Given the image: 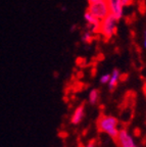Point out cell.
<instances>
[{
	"instance_id": "8992f818",
	"label": "cell",
	"mask_w": 146,
	"mask_h": 147,
	"mask_svg": "<svg viewBox=\"0 0 146 147\" xmlns=\"http://www.w3.org/2000/svg\"><path fill=\"white\" fill-rule=\"evenodd\" d=\"M116 141L119 142L120 146L121 147H139L134 141V138L130 135L127 130L123 129V130H120L119 136H118V139Z\"/></svg>"
},
{
	"instance_id": "9c48e42d",
	"label": "cell",
	"mask_w": 146,
	"mask_h": 147,
	"mask_svg": "<svg viewBox=\"0 0 146 147\" xmlns=\"http://www.w3.org/2000/svg\"><path fill=\"white\" fill-rule=\"evenodd\" d=\"M99 99V91L97 89H92L89 92V96H88V101L91 105H95Z\"/></svg>"
},
{
	"instance_id": "3957f363",
	"label": "cell",
	"mask_w": 146,
	"mask_h": 147,
	"mask_svg": "<svg viewBox=\"0 0 146 147\" xmlns=\"http://www.w3.org/2000/svg\"><path fill=\"white\" fill-rule=\"evenodd\" d=\"M87 10L94 16L96 18H98L99 21L104 20L106 16L110 14V8L106 1H99V2L89 3Z\"/></svg>"
},
{
	"instance_id": "30bf717a",
	"label": "cell",
	"mask_w": 146,
	"mask_h": 147,
	"mask_svg": "<svg viewBox=\"0 0 146 147\" xmlns=\"http://www.w3.org/2000/svg\"><path fill=\"white\" fill-rule=\"evenodd\" d=\"M94 36H95V35H94L93 33L86 30V32L83 33L82 36H81V41L85 44H90V43H92V41H93Z\"/></svg>"
},
{
	"instance_id": "9a60e30c",
	"label": "cell",
	"mask_w": 146,
	"mask_h": 147,
	"mask_svg": "<svg viewBox=\"0 0 146 147\" xmlns=\"http://www.w3.org/2000/svg\"><path fill=\"white\" fill-rule=\"evenodd\" d=\"M88 1V4L89 3H93V2H99V1H106V0H87Z\"/></svg>"
},
{
	"instance_id": "5bb4252c",
	"label": "cell",
	"mask_w": 146,
	"mask_h": 147,
	"mask_svg": "<svg viewBox=\"0 0 146 147\" xmlns=\"http://www.w3.org/2000/svg\"><path fill=\"white\" fill-rule=\"evenodd\" d=\"M143 46L144 48L146 49V30L144 31V35H143Z\"/></svg>"
},
{
	"instance_id": "4fadbf2b",
	"label": "cell",
	"mask_w": 146,
	"mask_h": 147,
	"mask_svg": "<svg viewBox=\"0 0 146 147\" xmlns=\"http://www.w3.org/2000/svg\"><path fill=\"white\" fill-rule=\"evenodd\" d=\"M86 147H96V140L95 139H92L88 142V144L86 145Z\"/></svg>"
},
{
	"instance_id": "6da1fadb",
	"label": "cell",
	"mask_w": 146,
	"mask_h": 147,
	"mask_svg": "<svg viewBox=\"0 0 146 147\" xmlns=\"http://www.w3.org/2000/svg\"><path fill=\"white\" fill-rule=\"evenodd\" d=\"M118 119L112 115H101L98 119V129L107 134L110 137L116 140L120 130L118 129Z\"/></svg>"
},
{
	"instance_id": "2e32d148",
	"label": "cell",
	"mask_w": 146,
	"mask_h": 147,
	"mask_svg": "<svg viewBox=\"0 0 146 147\" xmlns=\"http://www.w3.org/2000/svg\"><path fill=\"white\" fill-rule=\"evenodd\" d=\"M144 91H145V95H146V84H145V88H144Z\"/></svg>"
},
{
	"instance_id": "7c38bea8",
	"label": "cell",
	"mask_w": 146,
	"mask_h": 147,
	"mask_svg": "<svg viewBox=\"0 0 146 147\" xmlns=\"http://www.w3.org/2000/svg\"><path fill=\"white\" fill-rule=\"evenodd\" d=\"M123 1V5H124V7H128V6H130L131 4H132V2H133V0H122Z\"/></svg>"
},
{
	"instance_id": "8fae6325",
	"label": "cell",
	"mask_w": 146,
	"mask_h": 147,
	"mask_svg": "<svg viewBox=\"0 0 146 147\" xmlns=\"http://www.w3.org/2000/svg\"><path fill=\"white\" fill-rule=\"evenodd\" d=\"M110 74H104V75H102V76L100 77V79H99V82L101 83V84H106L107 85L108 82H110Z\"/></svg>"
},
{
	"instance_id": "7a4b0ae2",
	"label": "cell",
	"mask_w": 146,
	"mask_h": 147,
	"mask_svg": "<svg viewBox=\"0 0 146 147\" xmlns=\"http://www.w3.org/2000/svg\"><path fill=\"white\" fill-rule=\"evenodd\" d=\"M118 20L112 14H108L104 20L101 21L100 24V32L99 35L104 38V40H110L116 35L118 29Z\"/></svg>"
},
{
	"instance_id": "52a82bcc",
	"label": "cell",
	"mask_w": 146,
	"mask_h": 147,
	"mask_svg": "<svg viewBox=\"0 0 146 147\" xmlns=\"http://www.w3.org/2000/svg\"><path fill=\"white\" fill-rule=\"evenodd\" d=\"M85 117V105L84 103L79 105L74 111L73 115L71 117V123L73 125H79L83 121Z\"/></svg>"
},
{
	"instance_id": "ba28073f",
	"label": "cell",
	"mask_w": 146,
	"mask_h": 147,
	"mask_svg": "<svg viewBox=\"0 0 146 147\" xmlns=\"http://www.w3.org/2000/svg\"><path fill=\"white\" fill-rule=\"evenodd\" d=\"M120 79H121V71L118 69H114V71H112V74H110V82H108V84H107L108 90H110V92H114V90L116 88Z\"/></svg>"
},
{
	"instance_id": "277c9868",
	"label": "cell",
	"mask_w": 146,
	"mask_h": 147,
	"mask_svg": "<svg viewBox=\"0 0 146 147\" xmlns=\"http://www.w3.org/2000/svg\"><path fill=\"white\" fill-rule=\"evenodd\" d=\"M84 20L86 22V29L93 33L94 35L99 34L100 32V24L101 21H99L98 18H96L94 16H92L88 10L84 12Z\"/></svg>"
},
{
	"instance_id": "5b68a950",
	"label": "cell",
	"mask_w": 146,
	"mask_h": 147,
	"mask_svg": "<svg viewBox=\"0 0 146 147\" xmlns=\"http://www.w3.org/2000/svg\"><path fill=\"white\" fill-rule=\"evenodd\" d=\"M106 2H107L110 14H112L118 21L123 18L125 7H124L122 0H106Z\"/></svg>"
}]
</instances>
